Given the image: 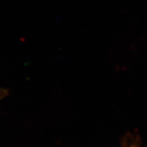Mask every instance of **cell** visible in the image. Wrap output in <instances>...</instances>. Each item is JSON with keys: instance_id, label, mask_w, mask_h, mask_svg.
<instances>
[{"instance_id": "cell-1", "label": "cell", "mask_w": 147, "mask_h": 147, "mask_svg": "<svg viewBox=\"0 0 147 147\" xmlns=\"http://www.w3.org/2000/svg\"><path fill=\"white\" fill-rule=\"evenodd\" d=\"M119 147H140V144L138 140H130V141L125 140V141Z\"/></svg>"}, {"instance_id": "cell-2", "label": "cell", "mask_w": 147, "mask_h": 147, "mask_svg": "<svg viewBox=\"0 0 147 147\" xmlns=\"http://www.w3.org/2000/svg\"><path fill=\"white\" fill-rule=\"evenodd\" d=\"M5 95V91L4 90H0V98L2 96Z\"/></svg>"}]
</instances>
